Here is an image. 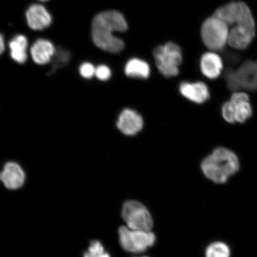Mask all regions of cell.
Wrapping results in <instances>:
<instances>
[{
  "label": "cell",
  "instance_id": "15",
  "mask_svg": "<svg viewBox=\"0 0 257 257\" xmlns=\"http://www.w3.org/2000/svg\"><path fill=\"white\" fill-rule=\"evenodd\" d=\"M56 48L50 41L47 40H38L31 48V54L32 59L35 63L40 65H44L51 62Z\"/></svg>",
  "mask_w": 257,
  "mask_h": 257
},
{
  "label": "cell",
  "instance_id": "8",
  "mask_svg": "<svg viewBox=\"0 0 257 257\" xmlns=\"http://www.w3.org/2000/svg\"><path fill=\"white\" fill-rule=\"evenodd\" d=\"M122 217L131 229L151 231L153 226L150 212L143 204L137 201L125 202L122 209Z\"/></svg>",
  "mask_w": 257,
  "mask_h": 257
},
{
  "label": "cell",
  "instance_id": "21",
  "mask_svg": "<svg viewBox=\"0 0 257 257\" xmlns=\"http://www.w3.org/2000/svg\"><path fill=\"white\" fill-rule=\"evenodd\" d=\"M95 76L100 81H107L111 76V70L105 64H101L96 67Z\"/></svg>",
  "mask_w": 257,
  "mask_h": 257
},
{
  "label": "cell",
  "instance_id": "22",
  "mask_svg": "<svg viewBox=\"0 0 257 257\" xmlns=\"http://www.w3.org/2000/svg\"><path fill=\"white\" fill-rule=\"evenodd\" d=\"M96 67L91 63L85 62L80 65L79 73L82 78L90 79L95 75Z\"/></svg>",
  "mask_w": 257,
  "mask_h": 257
},
{
  "label": "cell",
  "instance_id": "26",
  "mask_svg": "<svg viewBox=\"0 0 257 257\" xmlns=\"http://www.w3.org/2000/svg\"><path fill=\"white\" fill-rule=\"evenodd\" d=\"M142 257H149V256H142Z\"/></svg>",
  "mask_w": 257,
  "mask_h": 257
},
{
  "label": "cell",
  "instance_id": "18",
  "mask_svg": "<svg viewBox=\"0 0 257 257\" xmlns=\"http://www.w3.org/2000/svg\"><path fill=\"white\" fill-rule=\"evenodd\" d=\"M71 59V53L69 51L59 48L56 51L53 57L52 65L50 70V73L52 74L56 70L67 65Z\"/></svg>",
  "mask_w": 257,
  "mask_h": 257
},
{
  "label": "cell",
  "instance_id": "23",
  "mask_svg": "<svg viewBox=\"0 0 257 257\" xmlns=\"http://www.w3.org/2000/svg\"><path fill=\"white\" fill-rule=\"evenodd\" d=\"M221 114L225 120L228 123H233L234 121L232 104L230 101L225 102L221 108Z\"/></svg>",
  "mask_w": 257,
  "mask_h": 257
},
{
  "label": "cell",
  "instance_id": "7",
  "mask_svg": "<svg viewBox=\"0 0 257 257\" xmlns=\"http://www.w3.org/2000/svg\"><path fill=\"white\" fill-rule=\"evenodd\" d=\"M121 246L127 252L141 253L152 246L156 242L155 234L151 231L133 230L126 226L118 229Z\"/></svg>",
  "mask_w": 257,
  "mask_h": 257
},
{
  "label": "cell",
  "instance_id": "14",
  "mask_svg": "<svg viewBox=\"0 0 257 257\" xmlns=\"http://www.w3.org/2000/svg\"><path fill=\"white\" fill-rule=\"evenodd\" d=\"M223 68V61L217 54L208 52L202 56L200 62L201 71L204 76L214 79L220 75Z\"/></svg>",
  "mask_w": 257,
  "mask_h": 257
},
{
  "label": "cell",
  "instance_id": "9",
  "mask_svg": "<svg viewBox=\"0 0 257 257\" xmlns=\"http://www.w3.org/2000/svg\"><path fill=\"white\" fill-rule=\"evenodd\" d=\"M144 119L142 115L134 108L122 109L118 114L115 125L120 133L126 137H135L143 131Z\"/></svg>",
  "mask_w": 257,
  "mask_h": 257
},
{
  "label": "cell",
  "instance_id": "2",
  "mask_svg": "<svg viewBox=\"0 0 257 257\" xmlns=\"http://www.w3.org/2000/svg\"><path fill=\"white\" fill-rule=\"evenodd\" d=\"M127 30V24L123 15L115 11H106L96 15L92 23V38L95 46L110 53H118L123 50L124 42L115 32Z\"/></svg>",
  "mask_w": 257,
  "mask_h": 257
},
{
  "label": "cell",
  "instance_id": "5",
  "mask_svg": "<svg viewBox=\"0 0 257 257\" xmlns=\"http://www.w3.org/2000/svg\"><path fill=\"white\" fill-rule=\"evenodd\" d=\"M153 55L157 69L167 78H175L179 74V66L182 62L181 48L173 43L157 47Z\"/></svg>",
  "mask_w": 257,
  "mask_h": 257
},
{
  "label": "cell",
  "instance_id": "3",
  "mask_svg": "<svg viewBox=\"0 0 257 257\" xmlns=\"http://www.w3.org/2000/svg\"><path fill=\"white\" fill-rule=\"evenodd\" d=\"M205 177L216 184H224L238 171L239 163L236 154L224 147H217L201 163Z\"/></svg>",
  "mask_w": 257,
  "mask_h": 257
},
{
  "label": "cell",
  "instance_id": "4",
  "mask_svg": "<svg viewBox=\"0 0 257 257\" xmlns=\"http://www.w3.org/2000/svg\"><path fill=\"white\" fill-rule=\"evenodd\" d=\"M228 88L232 91L257 90V60H247L237 69H228L224 73Z\"/></svg>",
  "mask_w": 257,
  "mask_h": 257
},
{
  "label": "cell",
  "instance_id": "13",
  "mask_svg": "<svg viewBox=\"0 0 257 257\" xmlns=\"http://www.w3.org/2000/svg\"><path fill=\"white\" fill-rule=\"evenodd\" d=\"M233 106L234 121L243 123L251 116L252 110L249 102V96L246 93L236 92L229 101Z\"/></svg>",
  "mask_w": 257,
  "mask_h": 257
},
{
  "label": "cell",
  "instance_id": "12",
  "mask_svg": "<svg viewBox=\"0 0 257 257\" xmlns=\"http://www.w3.org/2000/svg\"><path fill=\"white\" fill-rule=\"evenodd\" d=\"M26 18L29 27L34 31L43 30L49 27L52 22L50 13L40 5L31 6L26 13Z\"/></svg>",
  "mask_w": 257,
  "mask_h": 257
},
{
  "label": "cell",
  "instance_id": "10",
  "mask_svg": "<svg viewBox=\"0 0 257 257\" xmlns=\"http://www.w3.org/2000/svg\"><path fill=\"white\" fill-rule=\"evenodd\" d=\"M178 91L182 97L194 104H204L210 98V89L203 82H182Z\"/></svg>",
  "mask_w": 257,
  "mask_h": 257
},
{
  "label": "cell",
  "instance_id": "6",
  "mask_svg": "<svg viewBox=\"0 0 257 257\" xmlns=\"http://www.w3.org/2000/svg\"><path fill=\"white\" fill-rule=\"evenodd\" d=\"M229 29L226 23L213 15L202 25L201 35L205 46L212 51L223 50L228 44Z\"/></svg>",
  "mask_w": 257,
  "mask_h": 257
},
{
  "label": "cell",
  "instance_id": "24",
  "mask_svg": "<svg viewBox=\"0 0 257 257\" xmlns=\"http://www.w3.org/2000/svg\"><path fill=\"white\" fill-rule=\"evenodd\" d=\"M5 49V44L4 38H3L2 35L0 34V54L4 52Z\"/></svg>",
  "mask_w": 257,
  "mask_h": 257
},
{
  "label": "cell",
  "instance_id": "25",
  "mask_svg": "<svg viewBox=\"0 0 257 257\" xmlns=\"http://www.w3.org/2000/svg\"><path fill=\"white\" fill-rule=\"evenodd\" d=\"M41 2H46L48 1V0H40Z\"/></svg>",
  "mask_w": 257,
  "mask_h": 257
},
{
  "label": "cell",
  "instance_id": "16",
  "mask_svg": "<svg viewBox=\"0 0 257 257\" xmlns=\"http://www.w3.org/2000/svg\"><path fill=\"white\" fill-rule=\"evenodd\" d=\"M125 75L128 78L147 79L151 74L150 66L146 61L133 58L125 64Z\"/></svg>",
  "mask_w": 257,
  "mask_h": 257
},
{
  "label": "cell",
  "instance_id": "20",
  "mask_svg": "<svg viewBox=\"0 0 257 257\" xmlns=\"http://www.w3.org/2000/svg\"><path fill=\"white\" fill-rule=\"evenodd\" d=\"M83 257H110V254L105 251L103 246L97 240L92 241L87 252Z\"/></svg>",
  "mask_w": 257,
  "mask_h": 257
},
{
  "label": "cell",
  "instance_id": "19",
  "mask_svg": "<svg viewBox=\"0 0 257 257\" xmlns=\"http://www.w3.org/2000/svg\"><path fill=\"white\" fill-rule=\"evenodd\" d=\"M229 246L223 242H214L207 247L205 256L206 257H230Z\"/></svg>",
  "mask_w": 257,
  "mask_h": 257
},
{
  "label": "cell",
  "instance_id": "17",
  "mask_svg": "<svg viewBox=\"0 0 257 257\" xmlns=\"http://www.w3.org/2000/svg\"><path fill=\"white\" fill-rule=\"evenodd\" d=\"M28 40L24 35H16L10 41L12 59L19 64H24L27 60Z\"/></svg>",
  "mask_w": 257,
  "mask_h": 257
},
{
  "label": "cell",
  "instance_id": "1",
  "mask_svg": "<svg viewBox=\"0 0 257 257\" xmlns=\"http://www.w3.org/2000/svg\"><path fill=\"white\" fill-rule=\"evenodd\" d=\"M214 16L229 27L228 44L236 49H245L251 43L255 33L254 19L248 6L243 2H232L221 6Z\"/></svg>",
  "mask_w": 257,
  "mask_h": 257
},
{
  "label": "cell",
  "instance_id": "11",
  "mask_svg": "<svg viewBox=\"0 0 257 257\" xmlns=\"http://www.w3.org/2000/svg\"><path fill=\"white\" fill-rule=\"evenodd\" d=\"M26 175L18 163L10 162L6 164L0 172V181L9 189L15 190L24 185Z\"/></svg>",
  "mask_w": 257,
  "mask_h": 257
}]
</instances>
